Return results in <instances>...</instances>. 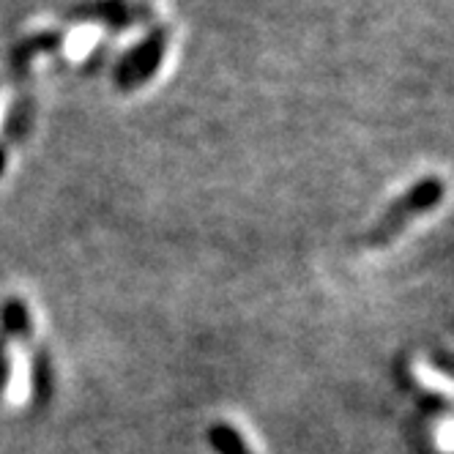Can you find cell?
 Wrapping results in <instances>:
<instances>
[{
	"mask_svg": "<svg viewBox=\"0 0 454 454\" xmlns=\"http://www.w3.org/2000/svg\"><path fill=\"white\" fill-rule=\"evenodd\" d=\"M170 34H173L170 25H153L137 44H132V50L121 55L113 74L121 90H135L156 77L161 60L168 55Z\"/></svg>",
	"mask_w": 454,
	"mask_h": 454,
	"instance_id": "6da1fadb",
	"label": "cell"
},
{
	"mask_svg": "<svg viewBox=\"0 0 454 454\" xmlns=\"http://www.w3.org/2000/svg\"><path fill=\"white\" fill-rule=\"evenodd\" d=\"M441 198H443V184H441V178H425L421 184H416L405 194V198H400L392 206V211L383 216L380 227H378L375 236H372V244H388L392 239H397L405 231V227H408L411 219H416V216H421L425 211H430Z\"/></svg>",
	"mask_w": 454,
	"mask_h": 454,
	"instance_id": "7a4b0ae2",
	"label": "cell"
},
{
	"mask_svg": "<svg viewBox=\"0 0 454 454\" xmlns=\"http://www.w3.org/2000/svg\"><path fill=\"white\" fill-rule=\"evenodd\" d=\"M74 22H102L110 30H123L153 17L148 0H77L67 12Z\"/></svg>",
	"mask_w": 454,
	"mask_h": 454,
	"instance_id": "3957f363",
	"label": "cell"
},
{
	"mask_svg": "<svg viewBox=\"0 0 454 454\" xmlns=\"http://www.w3.org/2000/svg\"><path fill=\"white\" fill-rule=\"evenodd\" d=\"M211 441L214 446L222 451V454H252L247 441L241 438V433H236L233 427H227V425H219L211 430Z\"/></svg>",
	"mask_w": 454,
	"mask_h": 454,
	"instance_id": "277c9868",
	"label": "cell"
}]
</instances>
